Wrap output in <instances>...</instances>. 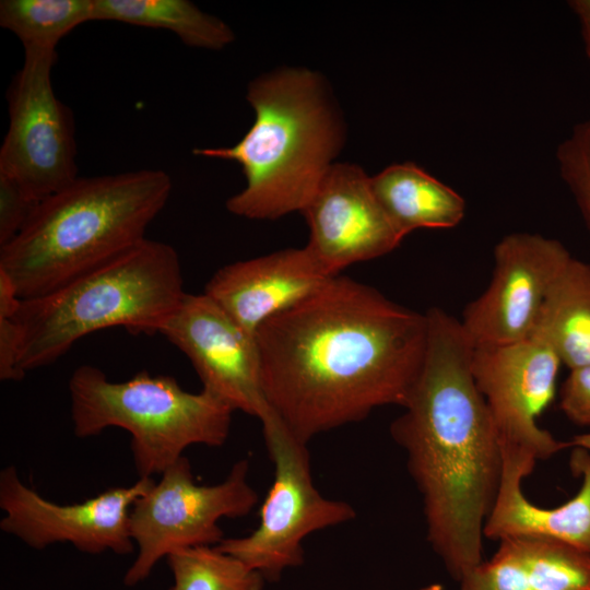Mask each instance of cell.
Masks as SVG:
<instances>
[{
    "label": "cell",
    "mask_w": 590,
    "mask_h": 590,
    "mask_svg": "<svg viewBox=\"0 0 590 590\" xmlns=\"http://www.w3.org/2000/svg\"><path fill=\"white\" fill-rule=\"evenodd\" d=\"M255 338L268 406L307 445L377 408H404L424 365L428 321L339 274Z\"/></svg>",
    "instance_id": "obj_1"
},
{
    "label": "cell",
    "mask_w": 590,
    "mask_h": 590,
    "mask_svg": "<svg viewBox=\"0 0 590 590\" xmlns=\"http://www.w3.org/2000/svg\"><path fill=\"white\" fill-rule=\"evenodd\" d=\"M425 314L424 365L390 434L405 451L422 495L427 540L459 581L484 560V527L499 489L503 456L472 375L473 343L446 310Z\"/></svg>",
    "instance_id": "obj_2"
},
{
    "label": "cell",
    "mask_w": 590,
    "mask_h": 590,
    "mask_svg": "<svg viewBox=\"0 0 590 590\" xmlns=\"http://www.w3.org/2000/svg\"><path fill=\"white\" fill-rule=\"evenodd\" d=\"M172 187L162 169L78 177L39 201L0 247V270L22 300L44 296L146 238Z\"/></svg>",
    "instance_id": "obj_3"
},
{
    "label": "cell",
    "mask_w": 590,
    "mask_h": 590,
    "mask_svg": "<svg viewBox=\"0 0 590 590\" xmlns=\"http://www.w3.org/2000/svg\"><path fill=\"white\" fill-rule=\"evenodd\" d=\"M255 121L228 148L196 149L199 156L234 161L246 187L227 210L252 220H275L305 208L342 145V127L319 74L285 69L248 86Z\"/></svg>",
    "instance_id": "obj_4"
},
{
    "label": "cell",
    "mask_w": 590,
    "mask_h": 590,
    "mask_svg": "<svg viewBox=\"0 0 590 590\" xmlns=\"http://www.w3.org/2000/svg\"><path fill=\"white\" fill-rule=\"evenodd\" d=\"M178 253L144 238L106 263L36 298L21 299L19 368L52 364L85 335L122 327L133 334L160 333L184 296Z\"/></svg>",
    "instance_id": "obj_5"
},
{
    "label": "cell",
    "mask_w": 590,
    "mask_h": 590,
    "mask_svg": "<svg viewBox=\"0 0 590 590\" xmlns=\"http://www.w3.org/2000/svg\"><path fill=\"white\" fill-rule=\"evenodd\" d=\"M69 391L75 436H96L108 427L129 432L139 477L162 474L189 446H223L234 412L205 389L189 392L175 378L146 370L116 382L97 367L82 365Z\"/></svg>",
    "instance_id": "obj_6"
},
{
    "label": "cell",
    "mask_w": 590,
    "mask_h": 590,
    "mask_svg": "<svg viewBox=\"0 0 590 590\" xmlns=\"http://www.w3.org/2000/svg\"><path fill=\"white\" fill-rule=\"evenodd\" d=\"M274 479L250 534L224 538L216 546L267 580L304 563L303 540L312 532L356 517L346 502L326 498L314 484L307 445L272 413L261 421Z\"/></svg>",
    "instance_id": "obj_7"
},
{
    "label": "cell",
    "mask_w": 590,
    "mask_h": 590,
    "mask_svg": "<svg viewBox=\"0 0 590 590\" xmlns=\"http://www.w3.org/2000/svg\"><path fill=\"white\" fill-rule=\"evenodd\" d=\"M248 470L249 462L239 460L221 483L199 485L185 456L167 468L130 509L129 532L138 554L123 583L134 587L144 581L173 552L216 546L224 539L219 520L245 517L258 503Z\"/></svg>",
    "instance_id": "obj_8"
},
{
    "label": "cell",
    "mask_w": 590,
    "mask_h": 590,
    "mask_svg": "<svg viewBox=\"0 0 590 590\" xmlns=\"http://www.w3.org/2000/svg\"><path fill=\"white\" fill-rule=\"evenodd\" d=\"M57 51L24 49L8 91L9 128L0 149V175L39 202L78 176L72 111L56 96L51 71Z\"/></svg>",
    "instance_id": "obj_9"
},
{
    "label": "cell",
    "mask_w": 590,
    "mask_h": 590,
    "mask_svg": "<svg viewBox=\"0 0 590 590\" xmlns=\"http://www.w3.org/2000/svg\"><path fill=\"white\" fill-rule=\"evenodd\" d=\"M562 365L551 344L536 335L504 345H473L472 375L491 413L502 456L527 475L539 460L569 447L536 421L554 399Z\"/></svg>",
    "instance_id": "obj_10"
},
{
    "label": "cell",
    "mask_w": 590,
    "mask_h": 590,
    "mask_svg": "<svg viewBox=\"0 0 590 590\" xmlns=\"http://www.w3.org/2000/svg\"><path fill=\"white\" fill-rule=\"evenodd\" d=\"M155 481L140 477L130 486L109 487L83 503L59 505L25 485L14 465L0 472V520L3 532L35 550L55 543H70L87 554L113 552L127 555L134 542L129 532V514L134 502Z\"/></svg>",
    "instance_id": "obj_11"
},
{
    "label": "cell",
    "mask_w": 590,
    "mask_h": 590,
    "mask_svg": "<svg viewBox=\"0 0 590 590\" xmlns=\"http://www.w3.org/2000/svg\"><path fill=\"white\" fill-rule=\"evenodd\" d=\"M570 259L557 239L528 232L505 235L494 248L488 286L465 306L460 320L473 345L529 338L553 283Z\"/></svg>",
    "instance_id": "obj_12"
},
{
    "label": "cell",
    "mask_w": 590,
    "mask_h": 590,
    "mask_svg": "<svg viewBox=\"0 0 590 590\" xmlns=\"http://www.w3.org/2000/svg\"><path fill=\"white\" fill-rule=\"evenodd\" d=\"M160 333L189 358L202 389L260 422L271 412L261 388L255 335L205 293H186Z\"/></svg>",
    "instance_id": "obj_13"
},
{
    "label": "cell",
    "mask_w": 590,
    "mask_h": 590,
    "mask_svg": "<svg viewBox=\"0 0 590 590\" xmlns=\"http://www.w3.org/2000/svg\"><path fill=\"white\" fill-rule=\"evenodd\" d=\"M370 178L357 165L333 163L302 210L309 227L305 247L332 276L391 252L403 239L377 200Z\"/></svg>",
    "instance_id": "obj_14"
},
{
    "label": "cell",
    "mask_w": 590,
    "mask_h": 590,
    "mask_svg": "<svg viewBox=\"0 0 590 590\" xmlns=\"http://www.w3.org/2000/svg\"><path fill=\"white\" fill-rule=\"evenodd\" d=\"M328 274L310 251L282 249L219 269L204 292L248 333L322 287Z\"/></svg>",
    "instance_id": "obj_15"
},
{
    "label": "cell",
    "mask_w": 590,
    "mask_h": 590,
    "mask_svg": "<svg viewBox=\"0 0 590 590\" xmlns=\"http://www.w3.org/2000/svg\"><path fill=\"white\" fill-rule=\"evenodd\" d=\"M569 465L581 477L578 493L565 504L543 508L532 504L523 494L524 471L509 458L503 457L499 489L485 522L484 536L543 538L559 541L590 554V452L574 447Z\"/></svg>",
    "instance_id": "obj_16"
},
{
    "label": "cell",
    "mask_w": 590,
    "mask_h": 590,
    "mask_svg": "<svg viewBox=\"0 0 590 590\" xmlns=\"http://www.w3.org/2000/svg\"><path fill=\"white\" fill-rule=\"evenodd\" d=\"M370 179L377 200L403 238L418 228L455 227L464 217L463 197L412 162L392 164Z\"/></svg>",
    "instance_id": "obj_17"
},
{
    "label": "cell",
    "mask_w": 590,
    "mask_h": 590,
    "mask_svg": "<svg viewBox=\"0 0 590 590\" xmlns=\"http://www.w3.org/2000/svg\"><path fill=\"white\" fill-rule=\"evenodd\" d=\"M531 335L569 369L590 365V263L571 257L553 283Z\"/></svg>",
    "instance_id": "obj_18"
},
{
    "label": "cell",
    "mask_w": 590,
    "mask_h": 590,
    "mask_svg": "<svg viewBox=\"0 0 590 590\" xmlns=\"http://www.w3.org/2000/svg\"><path fill=\"white\" fill-rule=\"evenodd\" d=\"M93 21L163 28L187 46L212 50L223 49L235 38L223 21L188 0H94Z\"/></svg>",
    "instance_id": "obj_19"
},
{
    "label": "cell",
    "mask_w": 590,
    "mask_h": 590,
    "mask_svg": "<svg viewBox=\"0 0 590 590\" xmlns=\"http://www.w3.org/2000/svg\"><path fill=\"white\" fill-rule=\"evenodd\" d=\"M94 0H1L0 25L24 49H51L79 25L93 21Z\"/></svg>",
    "instance_id": "obj_20"
},
{
    "label": "cell",
    "mask_w": 590,
    "mask_h": 590,
    "mask_svg": "<svg viewBox=\"0 0 590 590\" xmlns=\"http://www.w3.org/2000/svg\"><path fill=\"white\" fill-rule=\"evenodd\" d=\"M515 539L535 590H590V554L550 539Z\"/></svg>",
    "instance_id": "obj_21"
},
{
    "label": "cell",
    "mask_w": 590,
    "mask_h": 590,
    "mask_svg": "<svg viewBox=\"0 0 590 590\" xmlns=\"http://www.w3.org/2000/svg\"><path fill=\"white\" fill-rule=\"evenodd\" d=\"M460 590H535L530 582L515 538L499 540L496 553L469 570Z\"/></svg>",
    "instance_id": "obj_22"
},
{
    "label": "cell",
    "mask_w": 590,
    "mask_h": 590,
    "mask_svg": "<svg viewBox=\"0 0 590 590\" xmlns=\"http://www.w3.org/2000/svg\"><path fill=\"white\" fill-rule=\"evenodd\" d=\"M556 158L562 179L590 233V120L573 128L571 133L558 145Z\"/></svg>",
    "instance_id": "obj_23"
},
{
    "label": "cell",
    "mask_w": 590,
    "mask_h": 590,
    "mask_svg": "<svg viewBox=\"0 0 590 590\" xmlns=\"http://www.w3.org/2000/svg\"><path fill=\"white\" fill-rule=\"evenodd\" d=\"M13 284L8 279L0 280V379L21 380L24 375L19 368L20 332L14 315L20 306Z\"/></svg>",
    "instance_id": "obj_24"
},
{
    "label": "cell",
    "mask_w": 590,
    "mask_h": 590,
    "mask_svg": "<svg viewBox=\"0 0 590 590\" xmlns=\"http://www.w3.org/2000/svg\"><path fill=\"white\" fill-rule=\"evenodd\" d=\"M37 203L28 199L14 181L0 175V247L16 236Z\"/></svg>",
    "instance_id": "obj_25"
},
{
    "label": "cell",
    "mask_w": 590,
    "mask_h": 590,
    "mask_svg": "<svg viewBox=\"0 0 590 590\" xmlns=\"http://www.w3.org/2000/svg\"><path fill=\"white\" fill-rule=\"evenodd\" d=\"M569 370L559 390V408L573 423L590 427V365Z\"/></svg>",
    "instance_id": "obj_26"
},
{
    "label": "cell",
    "mask_w": 590,
    "mask_h": 590,
    "mask_svg": "<svg viewBox=\"0 0 590 590\" xmlns=\"http://www.w3.org/2000/svg\"><path fill=\"white\" fill-rule=\"evenodd\" d=\"M574 12L579 19L580 26H581L582 40L585 44V50L587 52L588 58L590 59V15L581 11H574Z\"/></svg>",
    "instance_id": "obj_27"
},
{
    "label": "cell",
    "mask_w": 590,
    "mask_h": 590,
    "mask_svg": "<svg viewBox=\"0 0 590 590\" xmlns=\"http://www.w3.org/2000/svg\"><path fill=\"white\" fill-rule=\"evenodd\" d=\"M568 442L569 446L579 447L590 452V433L576 435Z\"/></svg>",
    "instance_id": "obj_28"
},
{
    "label": "cell",
    "mask_w": 590,
    "mask_h": 590,
    "mask_svg": "<svg viewBox=\"0 0 590 590\" xmlns=\"http://www.w3.org/2000/svg\"><path fill=\"white\" fill-rule=\"evenodd\" d=\"M568 4L573 11H581L590 15V0H573Z\"/></svg>",
    "instance_id": "obj_29"
},
{
    "label": "cell",
    "mask_w": 590,
    "mask_h": 590,
    "mask_svg": "<svg viewBox=\"0 0 590 590\" xmlns=\"http://www.w3.org/2000/svg\"><path fill=\"white\" fill-rule=\"evenodd\" d=\"M417 590H444V587L440 583H430Z\"/></svg>",
    "instance_id": "obj_30"
}]
</instances>
